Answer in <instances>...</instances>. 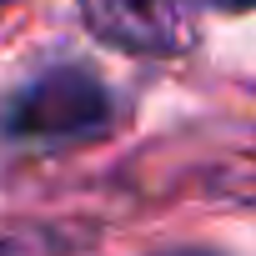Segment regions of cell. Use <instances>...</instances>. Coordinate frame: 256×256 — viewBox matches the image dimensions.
<instances>
[{
    "mask_svg": "<svg viewBox=\"0 0 256 256\" xmlns=\"http://www.w3.org/2000/svg\"><path fill=\"white\" fill-rule=\"evenodd\" d=\"M211 6H221V10H256V0H211Z\"/></svg>",
    "mask_w": 256,
    "mask_h": 256,
    "instance_id": "obj_3",
    "label": "cell"
},
{
    "mask_svg": "<svg viewBox=\"0 0 256 256\" xmlns=\"http://www.w3.org/2000/svg\"><path fill=\"white\" fill-rule=\"evenodd\" d=\"M206 6L211 0H80V20L96 40L126 56L171 60L196 46Z\"/></svg>",
    "mask_w": 256,
    "mask_h": 256,
    "instance_id": "obj_2",
    "label": "cell"
},
{
    "mask_svg": "<svg viewBox=\"0 0 256 256\" xmlns=\"http://www.w3.org/2000/svg\"><path fill=\"white\" fill-rule=\"evenodd\" d=\"M176 256H206V251H176Z\"/></svg>",
    "mask_w": 256,
    "mask_h": 256,
    "instance_id": "obj_5",
    "label": "cell"
},
{
    "mask_svg": "<svg viewBox=\"0 0 256 256\" xmlns=\"http://www.w3.org/2000/svg\"><path fill=\"white\" fill-rule=\"evenodd\" d=\"M0 6H10V0H0Z\"/></svg>",
    "mask_w": 256,
    "mask_h": 256,
    "instance_id": "obj_6",
    "label": "cell"
},
{
    "mask_svg": "<svg viewBox=\"0 0 256 256\" xmlns=\"http://www.w3.org/2000/svg\"><path fill=\"white\" fill-rule=\"evenodd\" d=\"M0 256H26V251H20L16 241H0Z\"/></svg>",
    "mask_w": 256,
    "mask_h": 256,
    "instance_id": "obj_4",
    "label": "cell"
},
{
    "mask_svg": "<svg viewBox=\"0 0 256 256\" xmlns=\"http://www.w3.org/2000/svg\"><path fill=\"white\" fill-rule=\"evenodd\" d=\"M110 120H116L110 90L90 70L60 66L16 90V100L6 106V136L20 146H80L106 136Z\"/></svg>",
    "mask_w": 256,
    "mask_h": 256,
    "instance_id": "obj_1",
    "label": "cell"
}]
</instances>
